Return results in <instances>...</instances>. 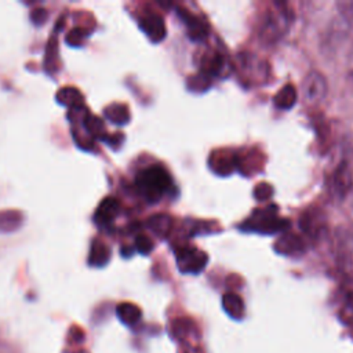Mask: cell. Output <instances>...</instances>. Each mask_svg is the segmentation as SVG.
Returning a JSON list of instances; mask_svg holds the SVG:
<instances>
[{
  "label": "cell",
  "instance_id": "1",
  "mask_svg": "<svg viewBox=\"0 0 353 353\" xmlns=\"http://www.w3.org/2000/svg\"><path fill=\"white\" fill-rule=\"evenodd\" d=\"M171 185V175L159 164L141 170L135 176V186L138 192L150 203L159 201L165 193H168Z\"/></svg>",
  "mask_w": 353,
  "mask_h": 353
},
{
  "label": "cell",
  "instance_id": "2",
  "mask_svg": "<svg viewBox=\"0 0 353 353\" xmlns=\"http://www.w3.org/2000/svg\"><path fill=\"white\" fill-rule=\"evenodd\" d=\"M274 7L276 10H266L259 23V39L266 44L277 41L287 30V11L279 8V4H274Z\"/></svg>",
  "mask_w": 353,
  "mask_h": 353
},
{
  "label": "cell",
  "instance_id": "3",
  "mask_svg": "<svg viewBox=\"0 0 353 353\" xmlns=\"http://www.w3.org/2000/svg\"><path fill=\"white\" fill-rule=\"evenodd\" d=\"M301 92L306 103L309 105L320 103L328 92V83L324 74L320 73L319 70L307 72L302 80Z\"/></svg>",
  "mask_w": 353,
  "mask_h": 353
},
{
  "label": "cell",
  "instance_id": "4",
  "mask_svg": "<svg viewBox=\"0 0 353 353\" xmlns=\"http://www.w3.org/2000/svg\"><path fill=\"white\" fill-rule=\"evenodd\" d=\"M175 258L178 269L182 273H200L208 262L207 254L192 245H181L175 248Z\"/></svg>",
  "mask_w": 353,
  "mask_h": 353
},
{
  "label": "cell",
  "instance_id": "5",
  "mask_svg": "<svg viewBox=\"0 0 353 353\" xmlns=\"http://www.w3.org/2000/svg\"><path fill=\"white\" fill-rule=\"evenodd\" d=\"M139 26L153 43H159L165 37L164 19L156 12H146L142 15L139 19Z\"/></svg>",
  "mask_w": 353,
  "mask_h": 353
},
{
  "label": "cell",
  "instance_id": "6",
  "mask_svg": "<svg viewBox=\"0 0 353 353\" xmlns=\"http://www.w3.org/2000/svg\"><path fill=\"white\" fill-rule=\"evenodd\" d=\"M353 185V174L347 161H341L331 175V188L332 192L343 197Z\"/></svg>",
  "mask_w": 353,
  "mask_h": 353
},
{
  "label": "cell",
  "instance_id": "7",
  "mask_svg": "<svg viewBox=\"0 0 353 353\" xmlns=\"http://www.w3.org/2000/svg\"><path fill=\"white\" fill-rule=\"evenodd\" d=\"M120 212V201L112 196L105 197L94 214V221L99 226L109 225Z\"/></svg>",
  "mask_w": 353,
  "mask_h": 353
},
{
  "label": "cell",
  "instance_id": "8",
  "mask_svg": "<svg viewBox=\"0 0 353 353\" xmlns=\"http://www.w3.org/2000/svg\"><path fill=\"white\" fill-rule=\"evenodd\" d=\"M178 15L181 17L182 22L186 25L188 28V34L192 40H203L207 36V25L196 15H193L192 12H189L186 8H176Z\"/></svg>",
  "mask_w": 353,
  "mask_h": 353
},
{
  "label": "cell",
  "instance_id": "9",
  "mask_svg": "<svg viewBox=\"0 0 353 353\" xmlns=\"http://www.w3.org/2000/svg\"><path fill=\"white\" fill-rule=\"evenodd\" d=\"M325 226V218L321 211L307 210L301 216V228L312 237H317Z\"/></svg>",
  "mask_w": 353,
  "mask_h": 353
},
{
  "label": "cell",
  "instance_id": "10",
  "mask_svg": "<svg viewBox=\"0 0 353 353\" xmlns=\"http://www.w3.org/2000/svg\"><path fill=\"white\" fill-rule=\"evenodd\" d=\"M283 222H279L274 214L270 212H255L252 214V218H250L245 223L247 229H254V230H261V232H272L274 229H280Z\"/></svg>",
  "mask_w": 353,
  "mask_h": 353
},
{
  "label": "cell",
  "instance_id": "11",
  "mask_svg": "<svg viewBox=\"0 0 353 353\" xmlns=\"http://www.w3.org/2000/svg\"><path fill=\"white\" fill-rule=\"evenodd\" d=\"M55 98H57L58 103L68 106L70 110L81 109L84 105V97L76 87L66 85V87L59 88Z\"/></svg>",
  "mask_w": 353,
  "mask_h": 353
},
{
  "label": "cell",
  "instance_id": "12",
  "mask_svg": "<svg viewBox=\"0 0 353 353\" xmlns=\"http://www.w3.org/2000/svg\"><path fill=\"white\" fill-rule=\"evenodd\" d=\"M335 250L342 258L349 256L353 252V232L346 228H338L335 230Z\"/></svg>",
  "mask_w": 353,
  "mask_h": 353
},
{
  "label": "cell",
  "instance_id": "13",
  "mask_svg": "<svg viewBox=\"0 0 353 353\" xmlns=\"http://www.w3.org/2000/svg\"><path fill=\"white\" fill-rule=\"evenodd\" d=\"M110 255H112L110 248L105 243H102L99 240H95L91 245V250H90L88 263L91 266H95V268L105 266L109 262Z\"/></svg>",
  "mask_w": 353,
  "mask_h": 353
},
{
  "label": "cell",
  "instance_id": "14",
  "mask_svg": "<svg viewBox=\"0 0 353 353\" xmlns=\"http://www.w3.org/2000/svg\"><path fill=\"white\" fill-rule=\"evenodd\" d=\"M296 98H298V92L294 84L288 83L285 85H283L279 92L274 95V105L279 109H291L295 103H296Z\"/></svg>",
  "mask_w": 353,
  "mask_h": 353
},
{
  "label": "cell",
  "instance_id": "15",
  "mask_svg": "<svg viewBox=\"0 0 353 353\" xmlns=\"http://www.w3.org/2000/svg\"><path fill=\"white\" fill-rule=\"evenodd\" d=\"M222 306L225 312L236 320H240L244 316V302L234 292H226L222 296Z\"/></svg>",
  "mask_w": 353,
  "mask_h": 353
},
{
  "label": "cell",
  "instance_id": "16",
  "mask_svg": "<svg viewBox=\"0 0 353 353\" xmlns=\"http://www.w3.org/2000/svg\"><path fill=\"white\" fill-rule=\"evenodd\" d=\"M171 216L167 214H154L148 219L146 225L156 236L167 237L171 230Z\"/></svg>",
  "mask_w": 353,
  "mask_h": 353
},
{
  "label": "cell",
  "instance_id": "17",
  "mask_svg": "<svg viewBox=\"0 0 353 353\" xmlns=\"http://www.w3.org/2000/svg\"><path fill=\"white\" fill-rule=\"evenodd\" d=\"M116 313L120 321L127 325H134L141 320V309L131 302H123L117 305Z\"/></svg>",
  "mask_w": 353,
  "mask_h": 353
},
{
  "label": "cell",
  "instance_id": "18",
  "mask_svg": "<svg viewBox=\"0 0 353 353\" xmlns=\"http://www.w3.org/2000/svg\"><path fill=\"white\" fill-rule=\"evenodd\" d=\"M103 113H105V117L109 121H112L114 124H119V125H123V124L128 123V120H130L128 108L125 105H121V103L109 105L108 108H105Z\"/></svg>",
  "mask_w": 353,
  "mask_h": 353
},
{
  "label": "cell",
  "instance_id": "19",
  "mask_svg": "<svg viewBox=\"0 0 353 353\" xmlns=\"http://www.w3.org/2000/svg\"><path fill=\"white\" fill-rule=\"evenodd\" d=\"M83 125H84V130L88 132V135L94 137V138H98V139H103L105 138V125H103V121L92 114V113H88L85 112V116L83 119Z\"/></svg>",
  "mask_w": 353,
  "mask_h": 353
},
{
  "label": "cell",
  "instance_id": "20",
  "mask_svg": "<svg viewBox=\"0 0 353 353\" xmlns=\"http://www.w3.org/2000/svg\"><path fill=\"white\" fill-rule=\"evenodd\" d=\"M22 215L18 211H0V233H8L19 228Z\"/></svg>",
  "mask_w": 353,
  "mask_h": 353
},
{
  "label": "cell",
  "instance_id": "21",
  "mask_svg": "<svg viewBox=\"0 0 353 353\" xmlns=\"http://www.w3.org/2000/svg\"><path fill=\"white\" fill-rule=\"evenodd\" d=\"M210 164H211V168L215 172L226 175L230 171H233L234 164H236V157L234 156H226V154H222V156L212 154V160L210 161Z\"/></svg>",
  "mask_w": 353,
  "mask_h": 353
},
{
  "label": "cell",
  "instance_id": "22",
  "mask_svg": "<svg viewBox=\"0 0 353 353\" xmlns=\"http://www.w3.org/2000/svg\"><path fill=\"white\" fill-rule=\"evenodd\" d=\"M87 32H85V29H83V28H80V26H76V28H73L72 30H69V33L66 34V37H65V40H66V43L69 44V46H72V47H79V46H81V43L84 41V39L87 37Z\"/></svg>",
  "mask_w": 353,
  "mask_h": 353
},
{
  "label": "cell",
  "instance_id": "23",
  "mask_svg": "<svg viewBox=\"0 0 353 353\" xmlns=\"http://www.w3.org/2000/svg\"><path fill=\"white\" fill-rule=\"evenodd\" d=\"M299 245H301L299 239H296L292 234H285L279 240L277 250H281V252H292V250H296Z\"/></svg>",
  "mask_w": 353,
  "mask_h": 353
},
{
  "label": "cell",
  "instance_id": "24",
  "mask_svg": "<svg viewBox=\"0 0 353 353\" xmlns=\"http://www.w3.org/2000/svg\"><path fill=\"white\" fill-rule=\"evenodd\" d=\"M153 241L146 236V234H138L135 237V250L142 254V255H148L152 252L153 250Z\"/></svg>",
  "mask_w": 353,
  "mask_h": 353
},
{
  "label": "cell",
  "instance_id": "25",
  "mask_svg": "<svg viewBox=\"0 0 353 353\" xmlns=\"http://www.w3.org/2000/svg\"><path fill=\"white\" fill-rule=\"evenodd\" d=\"M339 14L346 21H353V0H342L336 3Z\"/></svg>",
  "mask_w": 353,
  "mask_h": 353
},
{
  "label": "cell",
  "instance_id": "26",
  "mask_svg": "<svg viewBox=\"0 0 353 353\" xmlns=\"http://www.w3.org/2000/svg\"><path fill=\"white\" fill-rule=\"evenodd\" d=\"M47 17H48V12L43 7H37V8L32 10V12H30V19L34 25H43L46 22Z\"/></svg>",
  "mask_w": 353,
  "mask_h": 353
},
{
  "label": "cell",
  "instance_id": "27",
  "mask_svg": "<svg viewBox=\"0 0 353 353\" xmlns=\"http://www.w3.org/2000/svg\"><path fill=\"white\" fill-rule=\"evenodd\" d=\"M273 193V189L270 185H265V183H259L256 188H255V197L258 200H266L272 196Z\"/></svg>",
  "mask_w": 353,
  "mask_h": 353
}]
</instances>
